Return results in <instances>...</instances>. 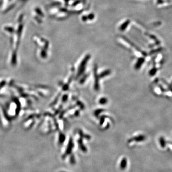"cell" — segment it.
Wrapping results in <instances>:
<instances>
[{
	"label": "cell",
	"instance_id": "1",
	"mask_svg": "<svg viewBox=\"0 0 172 172\" xmlns=\"http://www.w3.org/2000/svg\"><path fill=\"white\" fill-rule=\"evenodd\" d=\"M129 23H130L129 20L125 21L123 24H122V25H121V27H120V30L122 31H124L126 29V28L127 27Z\"/></svg>",
	"mask_w": 172,
	"mask_h": 172
},
{
	"label": "cell",
	"instance_id": "2",
	"mask_svg": "<svg viewBox=\"0 0 172 172\" xmlns=\"http://www.w3.org/2000/svg\"><path fill=\"white\" fill-rule=\"evenodd\" d=\"M159 143L160 146L162 147V148H164L166 146V142L165 141V140L164 139L163 137H160V139H159Z\"/></svg>",
	"mask_w": 172,
	"mask_h": 172
},
{
	"label": "cell",
	"instance_id": "3",
	"mask_svg": "<svg viewBox=\"0 0 172 172\" xmlns=\"http://www.w3.org/2000/svg\"><path fill=\"white\" fill-rule=\"evenodd\" d=\"M121 166L122 169H125L126 166H127V160L124 159L121 163Z\"/></svg>",
	"mask_w": 172,
	"mask_h": 172
},
{
	"label": "cell",
	"instance_id": "4",
	"mask_svg": "<svg viewBox=\"0 0 172 172\" xmlns=\"http://www.w3.org/2000/svg\"><path fill=\"white\" fill-rule=\"evenodd\" d=\"M87 17H88V19H89L90 20H92L93 18H94V15L93 14H91L88 15V16Z\"/></svg>",
	"mask_w": 172,
	"mask_h": 172
},
{
	"label": "cell",
	"instance_id": "5",
	"mask_svg": "<svg viewBox=\"0 0 172 172\" xmlns=\"http://www.w3.org/2000/svg\"><path fill=\"white\" fill-rule=\"evenodd\" d=\"M143 61H144L143 59H141L139 61V64H137V65H137V67H140V66L142 64V63L143 62Z\"/></svg>",
	"mask_w": 172,
	"mask_h": 172
},
{
	"label": "cell",
	"instance_id": "6",
	"mask_svg": "<svg viewBox=\"0 0 172 172\" xmlns=\"http://www.w3.org/2000/svg\"><path fill=\"white\" fill-rule=\"evenodd\" d=\"M156 71V69H153L151 71V74L152 75H154V74L155 73Z\"/></svg>",
	"mask_w": 172,
	"mask_h": 172
},
{
	"label": "cell",
	"instance_id": "7",
	"mask_svg": "<svg viewBox=\"0 0 172 172\" xmlns=\"http://www.w3.org/2000/svg\"><path fill=\"white\" fill-rule=\"evenodd\" d=\"M82 20H83V21H86V20L88 19V17H86L85 16H83V17H82Z\"/></svg>",
	"mask_w": 172,
	"mask_h": 172
}]
</instances>
